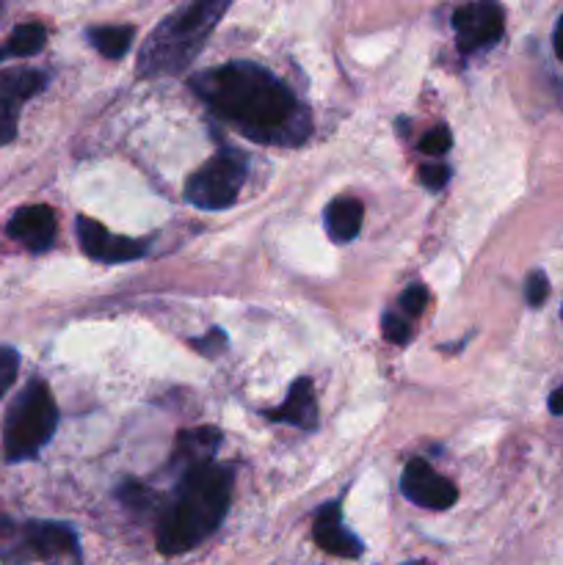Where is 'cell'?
Segmentation results:
<instances>
[{"label": "cell", "mask_w": 563, "mask_h": 565, "mask_svg": "<svg viewBox=\"0 0 563 565\" xmlns=\"http://www.w3.org/2000/svg\"><path fill=\"white\" fill-rule=\"evenodd\" d=\"M191 88L219 119L265 147H301L312 132L309 110L274 72L230 61L191 77Z\"/></svg>", "instance_id": "1"}, {"label": "cell", "mask_w": 563, "mask_h": 565, "mask_svg": "<svg viewBox=\"0 0 563 565\" xmlns=\"http://www.w3.org/2000/svg\"><path fill=\"white\" fill-rule=\"evenodd\" d=\"M235 467L219 461L182 469L171 502L158 519L160 555H185L210 539L224 522L232 502Z\"/></svg>", "instance_id": "2"}, {"label": "cell", "mask_w": 563, "mask_h": 565, "mask_svg": "<svg viewBox=\"0 0 563 565\" xmlns=\"http://www.w3.org/2000/svg\"><path fill=\"white\" fill-rule=\"evenodd\" d=\"M226 11L230 0H199L163 17L138 53V77L177 75L191 66Z\"/></svg>", "instance_id": "3"}, {"label": "cell", "mask_w": 563, "mask_h": 565, "mask_svg": "<svg viewBox=\"0 0 563 565\" xmlns=\"http://www.w3.org/2000/svg\"><path fill=\"white\" fill-rule=\"evenodd\" d=\"M59 428V403L42 379H31L11 401L3 423L6 463L39 458Z\"/></svg>", "instance_id": "4"}, {"label": "cell", "mask_w": 563, "mask_h": 565, "mask_svg": "<svg viewBox=\"0 0 563 565\" xmlns=\"http://www.w3.org/2000/svg\"><path fill=\"white\" fill-rule=\"evenodd\" d=\"M81 557V544L70 524L61 522H14L0 516V563H64Z\"/></svg>", "instance_id": "5"}, {"label": "cell", "mask_w": 563, "mask_h": 565, "mask_svg": "<svg viewBox=\"0 0 563 565\" xmlns=\"http://www.w3.org/2000/svg\"><path fill=\"white\" fill-rule=\"evenodd\" d=\"M243 182H246V158L235 149H221L188 177L185 202L208 213L226 210L237 202Z\"/></svg>", "instance_id": "6"}, {"label": "cell", "mask_w": 563, "mask_h": 565, "mask_svg": "<svg viewBox=\"0 0 563 565\" xmlns=\"http://www.w3.org/2000/svg\"><path fill=\"white\" fill-rule=\"evenodd\" d=\"M456 44L464 55L495 47L506 31V11L497 3H467L453 14Z\"/></svg>", "instance_id": "7"}, {"label": "cell", "mask_w": 563, "mask_h": 565, "mask_svg": "<svg viewBox=\"0 0 563 565\" xmlns=\"http://www.w3.org/2000/svg\"><path fill=\"white\" fill-rule=\"evenodd\" d=\"M47 86V75L31 66H11L0 72V149L20 130V108Z\"/></svg>", "instance_id": "8"}, {"label": "cell", "mask_w": 563, "mask_h": 565, "mask_svg": "<svg viewBox=\"0 0 563 565\" xmlns=\"http://www.w3.org/2000/svg\"><path fill=\"white\" fill-rule=\"evenodd\" d=\"M75 232L83 254L88 259H94V263H132V259H141L147 254V243L144 241L114 235V232H108L103 224H97L94 218H86V215H77Z\"/></svg>", "instance_id": "9"}, {"label": "cell", "mask_w": 563, "mask_h": 565, "mask_svg": "<svg viewBox=\"0 0 563 565\" xmlns=\"http://www.w3.org/2000/svg\"><path fill=\"white\" fill-rule=\"evenodd\" d=\"M401 491L408 502L425 508V511H447L456 505L458 489L436 469H431L423 458H412L403 469Z\"/></svg>", "instance_id": "10"}, {"label": "cell", "mask_w": 563, "mask_h": 565, "mask_svg": "<svg viewBox=\"0 0 563 565\" xmlns=\"http://www.w3.org/2000/svg\"><path fill=\"white\" fill-rule=\"evenodd\" d=\"M55 232H59V221H55L53 207H47V204L20 207L6 224V235L33 254L47 252L55 243Z\"/></svg>", "instance_id": "11"}, {"label": "cell", "mask_w": 563, "mask_h": 565, "mask_svg": "<svg viewBox=\"0 0 563 565\" xmlns=\"http://www.w3.org/2000/svg\"><path fill=\"white\" fill-rule=\"evenodd\" d=\"M312 539L320 550L329 552V555L334 557H351V561H357L364 552L362 541H359L357 535L346 527V522H342L340 502H329V505L320 508L312 524Z\"/></svg>", "instance_id": "12"}, {"label": "cell", "mask_w": 563, "mask_h": 565, "mask_svg": "<svg viewBox=\"0 0 563 565\" xmlns=\"http://www.w3.org/2000/svg\"><path fill=\"white\" fill-rule=\"evenodd\" d=\"M270 423H285L293 428L312 430L318 425V401H315V386L307 375H298L287 392L285 403L279 408L263 412Z\"/></svg>", "instance_id": "13"}, {"label": "cell", "mask_w": 563, "mask_h": 565, "mask_svg": "<svg viewBox=\"0 0 563 565\" xmlns=\"http://www.w3.org/2000/svg\"><path fill=\"white\" fill-rule=\"evenodd\" d=\"M326 232L334 243H351L362 230L364 204L353 196H337L323 213Z\"/></svg>", "instance_id": "14"}, {"label": "cell", "mask_w": 563, "mask_h": 565, "mask_svg": "<svg viewBox=\"0 0 563 565\" xmlns=\"http://www.w3.org/2000/svg\"><path fill=\"white\" fill-rule=\"evenodd\" d=\"M219 447H221V434L215 428L182 430V434L177 436L174 463H182V469H185V467H193V463L215 461Z\"/></svg>", "instance_id": "15"}, {"label": "cell", "mask_w": 563, "mask_h": 565, "mask_svg": "<svg viewBox=\"0 0 563 565\" xmlns=\"http://www.w3.org/2000/svg\"><path fill=\"white\" fill-rule=\"evenodd\" d=\"M86 36L99 55H105V58H110V61H119V58H125L127 50H130L132 36H136V28L132 25H97V28H88Z\"/></svg>", "instance_id": "16"}, {"label": "cell", "mask_w": 563, "mask_h": 565, "mask_svg": "<svg viewBox=\"0 0 563 565\" xmlns=\"http://www.w3.org/2000/svg\"><path fill=\"white\" fill-rule=\"evenodd\" d=\"M44 44H47V28L42 22H22L11 31L3 50L6 58H31V55L42 53Z\"/></svg>", "instance_id": "17"}, {"label": "cell", "mask_w": 563, "mask_h": 565, "mask_svg": "<svg viewBox=\"0 0 563 565\" xmlns=\"http://www.w3.org/2000/svg\"><path fill=\"white\" fill-rule=\"evenodd\" d=\"M381 331H384V340L392 342V345H408L412 340V320L401 312H392L386 309L384 318H381Z\"/></svg>", "instance_id": "18"}, {"label": "cell", "mask_w": 563, "mask_h": 565, "mask_svg": "<svg viewBox=\"0 0 563 565\" xmlns=\"http://www.w3.org/2000/svg\"><path fill=\"white\" fill-rule=\"evenodd\" d=\"M397 303H401V315H406L408 320L419 318L428 307V290H425V285H408L397 298Z\"/></svg>", "instance_id": "19"}, {"label": "cell", "mask_w": 563, "mask_h": 565, "mask_svg": "<svg viewBox=\"0 0 563 565\" xmlns=\"http://www.w3.org/2000/svg\"><path fill=\"white\" fill-rule=\"evenodd\" d=\"M450 147H453V136L445 125L428 130L423 136V141H419V152L431 154V158H439V154H445Z\"/></svg>", "instance_id": "20"}, {"label": "cell", "mask_w": 563, "mask_h": 565, "mask_svg": "<svg viewBox=\"0 0 563 565\" xmlns=\"http://www.w3.org/2000/svg\"><path fill=\"white\" fill-rule=\"evenodd\" d=\"M17 373H20V353L14 348L0 345V397L11 390Z\"/></svg>", "instance_id": "21"}, {"label": "cell", "mask_w": 563, "mask_h": 565, "mask_svg": "<svg viewBox=\"0 0 563 565\" xmlns=\"http://www.w3.org/2000/svg\"><path fill=\"white\" fill-rule=\"evenodd\" d=\"M546 296H550V279H546L544 270H533L524 281V298H528L530 307L539 309L546 301Z\"/></svg>", "instance_id": "22"}, {"label": "cell", "mask_w": 563, "mask_h": 565, "mask_svg": "<svg viewBox=\"0 0 563 565\" xmlns=\"http://www.w3.org/2000/svg\"><path fill=\"white\" fill-rule=\"evenodd\" d=\"M453 169L445 163H425L419 166V182H423L428 191H442V188L450 182Z\"/></svg>", "instance_id": "23"}, {"label": "cell", "mask_w": 563, "mask_h": 565, "mask_svg": "<svg viewBox=\"0 0 563 565\" xmlns=\"http://www.w3.org/2000/svg\"><path fill=\"white\" fill-rule=\"evenodd\" d=\"M191 345L196 348L202 356H219V353L226 348V334L221 329H210L208 334L199 337V340H193Z\"/></svg>", "instance_id": "24"}, {"label": "cell", "mask_w": 563, "mask_h": 565, "mask_svg": "<svg viewBox=\"0 0 563 565\" xmlns=\"http://www.w3.org/2000/svg\"><path fill=\"white\" fill-rule=\"evenodd\" d=\"M550 414H555V417H563V384L557 386V390L550 395Z\"/></svg>", "instance_id": "25"}, {"label": "cell", "mask_w": 563, "mask_h": 565, "mask_svg": "<svg viewBox=\"0 0 563 565\" xmlns=\"http://www.w3.org/2000/svg\"><path fill=\"white\" fill-rule=\"evenodd\" d=\"M552 47H555L557 58L563 61V14H561V20H557L555 33H552Z\"/></svg>", "instance_id": "26"}, {"label": "cell", "mask_w": 563, "mask_h": 565, "mask_svg": "<svg viewBox=\"0 0 563 565\" xmlns=\"http://www.w3.org/2000/svg\"><path fill=\"white\" fill-rule=\"evenodd\" d=\"M0 61H6V50L3 47H0Z\"/></svg>", "instance_id": "27"}, {"label": "cell", "mask_w": 563, "mask_h": 565, "mask_svg": "<svg viewBox=\"0 0 563 565\" xmlns=\"http://www.w3.org/2000/svg\"><path fill=\"white\" fill-rule=\"evenodd\" d=\"M406 565H423V563H406Z\"/></svg>", "instance_id": "28"}, {"label": "cell", "mask_w": 563, "mask_h": 565, "mask_svg": "<svg viewBox=\"0 0 563 565\" xmlns=\"http://www.w3.org/2000/svg\"><path fill=\"white\" fill-rule=\"evenodd\" d=\"M561 318H563V307H561Z\"/></svg>", "instance_id": "29"}]
</instances>
